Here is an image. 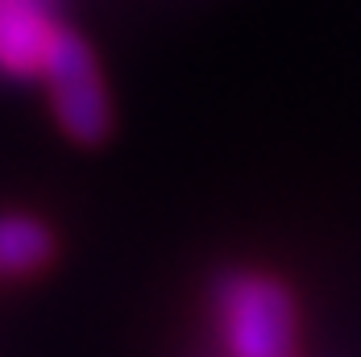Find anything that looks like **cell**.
I'll return each instance as SVG.
<instances>
[{
	"label": "cell",
	"instance_id": "obj_1",
	"mask_svg": "<svg viewBox=\"0 0 361 357\" xmlns=\"http://www.w3.org/2000/svg\"><path fill=\"white\" fill-rule=\"evenodd\" d=\"M212 320L228 357H290L299 341L295 295L262 270H228L212 286Z\"/></svg>",
	"mask_w": 361,
	"mask_h": 357
},
{
	"label": "cell",
	"instance_id": "obj_2",
	"mask_svg": "<svg viewBox=\"0 0 361 357\" xmlns=\"http://www.w3.org/2000/svg\"><path fill=\"white\" fill-rule=\"evenodd\" d=\"M42 83H46L54 116H59V125H63V133L71 142L96 145L109 138L112 112H109V87H104L100 63H96L92 46L67 25H59V34H54Z\"/></svg>",
	"mask_w": 361,
	"mask_h": 357
},
{
	"label": "cell",
	"instance_id": "obj_3",
	"mask_svg": "<svg viewBox=\"0 0 361 357\" xmlns=\"http://www.w3.org/2000/svg\"><path fill=\"white\" fill-rule=\"evenodd\" d=\"M59 34L46 0H0V75L42 79Z\"/></svg>",
	"mask_w": 361,
	"mask_h": 357
},
{
	"label": "cell",
	"instance_id": "obj_4",
	"mask_svg": "<svg viewBox=\"0 0 361 357\" xmlns=\"http://www.w3.org/2000/svg\"><path fill=\"white\" fill-rule=\"evenodd\" d=\"M54 258V233L25 212H0V279L37 274Z\"/></svg>",
	"mask_w": 361,
	"mask_h": 357
}]
</instances>
